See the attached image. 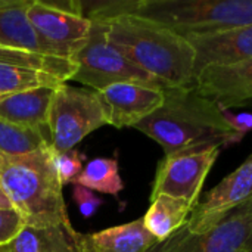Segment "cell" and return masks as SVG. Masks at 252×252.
<instances>
[{
    "label": "cell",
    "mask_w": 252,
    "mask_h": 252,
    "mask_svg": "<svg viewBox=\"0 0 252 252\" xmlns=\"http://www.w3.org/2000/svg\"><path fill=\"white\" fill-rule=\"evenodd\" d=\"M162 149L165 157L223 149L242 137L227 124L221 106L193 87L164 89V102L134 126Z\"/></svg>",
    "instance_id": "1"
},
{
    "label": "cell",
    "mask_w": 252,
    "mask_h": 252,
    "mask_svg": "<svg viewBox=\"0 0 252 252\" xmlns=\"http://www.w3.org/2000/svg\"><path fill=\"white\" fill-rule=\"evenodd\" d=\"M105 24L106 40L131 63L167 87H193L195 53L189 41L159 24L118 15Z\"/></svg>",
    "instance_id": "2"
},
{
    "label": "cell",
    "mask_w": 252,
    "mask_h": 252,
    "mask_svg": "<svg viewBox=\"0 0 252 252\" xmlns=\"http://www.w3.org/2000/svg\"><path fill=\"white\" fill-rule=\"evenodd\" d=\"M81 15L108 19L133 15L180 35L216 32L252 24V0H118L81 3Z\"/></svg>",
    "instance_id": "3"
},
{
    "label": "cell",
    "mask_w": 252,
    "mask_h": 252,
    "mask_svg": "<svg viewBox=\"0 0 252 252\" xmlns=\"http://www.w3.org/2000/svg\"><path fill=\"white\" fill-rule=\"evenodd\" d=\"M0 183L25 226L71 229L52 148L22 157L0 155Z\"/></svg>",
    "instance_id": "4"
},
{
    "label": "cell",
    "mask_w": 252,
    "mask_h": 252,
    "mask_svg": "<svg viewBox=\"0 0 252 252\" xmlns=\"http://www.w3.org/2000/svg\"><path fill=\"white\" fill-rule=\"evenodd\" d=\"M105 124V114L94 90L74 87L66 83L55 90L47 118L53 151L74 149L87 134Z\"/></svg>",
    "instance_id": "5"
},
{
    "label": "cell",
    "mask_w": 252,
    "mask_h": 252,
    "mask_svg": "<svg viewBox=\"0 0 252 252\" xmlns=\"http://www.w3.org/2000/svg\"><path fill=\"white\" fill-rule=\"evenodd\" d=\"M92 22L93 27L87 44L72 58L77 63V71L71 81L83 83L94 92L117 83H143L165 89L157 78L131 63L106 40L102 21Z\"/></svg>",
    "instance_id": "6"
},
{
    "label": "cell",
    "mask_w": 252,
    "mask_h": 252,
    "mask_svg": "<svg viewBox=\"0 0 252 252\" xmlns=\"http://www.w3.org/2000/svg\"><path fill=\"white\" fill-rule=\"evenodd\" d=\"M28 19L50 55L72 59L89 41L93 22L81 15L80 1L31 0Z\"/></svg>",
    "instance_id": "7"
},
{
    "label": "cell",
    "mask_w": 252,
    "mask_h": 252,
    "mask_svg": "<svg viewBox=\"0 0 252 252\" xmlns=\"http://www.w3.org/2000/svg\"><path fill=\"white\" fill-rule=\"evenodd\" d=\"M220 151L213 148L164 157L157 168L151 199L158 195H168L185 199L195 208L199 202L205 179L216 164Z\"/></svg>",
    "instance_id": "8"
},
{
    "label": "cell",
    "mask_w": 252,
    "mask_h": 252,
    "mask_svg": "<svg viewBox=\"0 0 252 252\" xmlns=\"http://www.w3.org/2000/svg\"><path fill=\"white\" fill-rule=\"evenodd\" d=\"M250 199H252V155L198 202L186 227L193 233L208 232Z\"/></svg>",
    "instance_id": "9"
},
{
    "label": "cell",
    "mask_w": 252,
    "mask_h": 252,
    "mask_svg": "<svg viewBox=\"0 0 252 252\" xmlns=\"http://www.w3.org/2000/svg\"><path fill=\"white\" fill-rule=\"evenodd\" d=\"M252 250V217H229L208 232L193 233L186 224L148 252H239Z\"/></svg>",
    "instance_id": "10"
},
{
    "label": "cell",
    "mask_w": 252,
    "mask_h": 252,
    "mask_svg": "<svg viewBox=\"0 0 252 252\" xmlns=\"http://www.w3.org/2000/svg\"><path fill=\"white\" fill-rule=\"evenodd\" d=\"M106 124L134 127L164 102V89L143 83H117L96 92Z\"/></svg>",
    "instance_id": "11"
},
{
    "label": "cell",
    "mask_w": 252,
    "mask_h": 252,
    "mask_svg": "<svg viewBox=\"0 0 252 252\" xmlns=\"http://www.w3.org/2000/svg\"><path fill=\"white\" fill-rule=\"evenodd\" d=\"M195 53V77L207 66L232 65L252 58V24L216 32L185 35Z\"/></svg>",
    "instance_id": "12"
},
{
    "label": "cell",
    "mask_w": 252,
    "mask_h": 252,
    "mask_svg": "<svg viewBox=\"0 0 252 252\" xmlns=\"http://www.w3.org/2000/svg\"><path fill=\"white\" fill-rule=\"evenodd\" d=\"M193 89L230 109L252 100V58L232 63L204 68L193 83Z\"/></svg>",
    "instance_id": "13"
},
{
    "label": "cell",
    "mask_w": 252,
    "mask_h": 252,
    "mask_svg": "<svg viewBox=\"0 0 252 252\" xmlns=\"http://www.w3.org/2000/svg\"><path fill=\"white\" fill-rule=\"evenodd\" d=\"M157 242L142 219L74 238L75 252H148Z\"/></svg>",
    "instance_id": "14"
},
{
    "label": "cell",
    "mask_w": 252,
    "mask_h": 252,
    "mask_svg": "<svg viewBox=\"0 0 252 252\" xmlns=\"http://www.w3.org/2000/svg\"><path fill=\"white\" fill-rule=\"evenodd\" d=\"M55 90L41 87L0 96V120L15 126L49 130L47 118Z\"/></svg>",
    "instance_id": "15"
},
{
    "label": "cell",
    "mask_w": 252,
    "mask_h": 252,
    "mask_svg": "<svg viewBox=\"0 0 252 252\" xmlns=\"http://www.w3.org/2000/svg\"><path fill=\"white\" fill-rule=\"evenodd\" d=\"M30 3L31 0H0V49L32 50L50 55L30 24Z\"/></svg>",
    "instance_id": "16"
},
{
    "label": "cell",
    "mask_w": 252,
    "mask_h": 252,
    "mask_svg": "<svg viewBox=\"0 0 252 252\" xmlns=\"http://www.w3.org/2000/svg\"><path fill=\"white\" fill-rule=\"evenodd\" d=\"M77 230L65 226H24L4 252H75Z\"/></svg>",
    "instance_id": "17"
},
{
    "label": "cell",
    "mask_w": 252,
    "mask_h": 252,
    "mask_svg": "<svg viewBox=\"0 0 252 252\" xmlns=\"http://www.w3.org/2000/svg\"><path fill=\"white\" fill-rule=\"evenodd\" d=\"M192 211L193 207L185 199L158 195L151 199V207L142 220L148 232L161 242L182 229L188 223Z\"/></svg>",
    "instance_id": "18"
},
{
    "label": "cell",
    "mask_w": 252,
    "mask_h": 252,
    "mask_svg": "<svg viewBox=\"0 0 252 252\" xmlns=\"http://www.w3.org/2000/svg\"><path fill=\"white\" fill-rule=\"evenodd\" d=\"M50 148L49 130L22 127L0 120V155L22 157Z\"/></svg>",
    "instance_id": "19"
},
{
    "label": "cell",
    "mask_w": 252,
    "mask_h": 252,
    "mask_svg": "<svg viewBox=\"0 0 252 252\" xmlns=\"http://www.w3.org/2000/svg\"><path fill=\"white\" fill-rule=\"evenodd\" d=\"M65 84L52 74L38 71L31 66L15 65L0 61V96L27 92L32 89H58Z\"/></svg>",
    "instance_id": "20"
},
{
    "label": "cell",
    "mask_w": 252,
    "mask_h": 252,
    "mask_svg": "<svg viewBox=\"0 0 252 252\" xmlns=\"http://www.w3.org/2000/svg\"><path fill=\"white\" fill-rule=\"evenodd\" d=\"M74 185L112 196H118L124 189L118 162L114 158H96L89 161L83 167V171L75 179Z\"/></svg>",
    "instance_id": "21"
},
{
    "label": "cell",
    "mask_w": 252,
    "mask_h": 252,
    "mask_svg": "<svg viewBox=\"0 0 252 252\" xmlns=\"http://www.w3.org/2000/svg\"><path fill=\"white\" fill-rule=\"evenodd\" d=\"M83 159L84 157H81V154L75 149L65 152H58L52 149V162L62 186L75 182V179L83 171Z\"/></svg>",
    "instance_id": "22"
},
{
    "label": "cell",
    "mask_w": 252,
    "mask_h": 252,
    "mask_svg": "<svg viewBox=\"0 0 252 252\" xmlns=\"http://www.w3.org/2000/svg\"><path fill=\"white\" fill-rule=\"evenodd\" d=\"M24 226V220L16 210H0V247L12 242Z\"/></svg>",
    "instance_id": "23"
},
{
    "label": "cell",
    "mask_w": 252,
    "mask_h": 252,
    "mask_svg": "<svg viewBox=\"0 0 252 252\" xmlns=\"http://www.w3.org/2000/svg\"><path fill=\"white\" fill-rule=\"evenodd\" d=\"M72 201L78 207L80 214L83 217H86V219H90L92 216H94L96 211L103 204L102 198H99L94 192H92V190H89V189H86L83 186H78V185H74Z\"/></svg>",
    "instance_id": "24"
},
{
    "label": "cell",
    "mask_w": 252,
    "mask_h": 252,
    "mask_svg": "<svg viewBox=\"0 0 252 252\" xmlns=\"http://www.w3.org/2000/svg\"><path fill=\"white\" fill-rule=\"evenodd\" d=\"M223 115L227 121V124L244 139L248 133L252 131V114L251 112H241V114H233L230 109L223 108Z\"/></svg>",
    "instance_id": "25"
},
{
    "label": "cell",
    "mask_w": 252,
    "mask_h": 252,
    "mask_svg": "<svg viewBox=\"0 0 252 252\" xmlns=\"http://www.w3.org/2000/svg\"><path fill=\"white\" fill-rule=\"evenodd\" d=\"M229 217H252V199H250L248 202H245L244 205H241V207H238L236 210H233L232 213H229L227 216H226V219H229ZM224 219V220H226ZM223 220V221H224ZM221 221V223H223Z\"/></svg>",
    "instance_id": "26"
},
{
    "label": "cell",
    "mask_w": 252,
    "mask_h": 252,
    "mask_svg": "<svg viewBox=\"0 0 252 252\" xmlns=\"http://www.w3.org/2000/svg\"><path fill=\"white\" fill-rule=\"evenodd\" d=\"M0 210H15L12 201L9 199L6 190L1 186V183H0Z\"/></svg>",
    "instance_id": "27"
},
{
    "label": "cell",
    "mask_w": 252,
    "mask_h": 252,
    "mask_svg": "<svg viewBox=\"0 0 252 252\" xmlns=\"http://www.w3.org/2000/svg\"><path fill=\"white\" fill-rule=\"evenodd\" d=\"M239 252H252V250H242V251Z\"/></svg>",
    "instance_id": "28"
},
{
    "label": "cell",
    "mask_w": 252,
    "mask_h": 252,
    "mask_svg": "<svg viewBox=\"0 0 252 252\" xmlns=\"http://www.w3.org/2000/svg\"><path fill=\"white\" fill-rule=\"evenodd\" d=\"M0 252H4V247H0Z\"/></svg>",
    "instance_id": "29"
}]
</instances>
